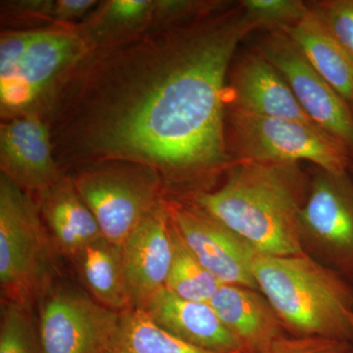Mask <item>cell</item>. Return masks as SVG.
I'll use <instances>...</instances> for the list:
<instances>
[{
  "label": "cell",
  "mask_w": 353,
  "mask_h": 353,
  "mask_svg": "<svg viewBox=\"0 0 353 353\" xmlns=\"http://www.w3.org/2000/svg\"><path fill=\"white\" fill-rule=\"evenodd\" d=\"M92 50L67 74L44 121L60 169L121 160L153 169L165 192L212 189L233 163L226 88L256 26L241 4Z\"/></svg>",
  "instance_id": "6da1fadb"
},
{
  "label": "cell",
  "mask_w": 353,
  "mask_h": 353,
  "mask_svg": "<svg viewBox=\"0 0 353 353\" xmlns=\"http://www.w3.org/2000/svg\"><path fill=\"white\" fill-rule=\"evenodd\" d=\"M219 187L188 201L264 256L303 252L299 216L310 181L296 162L234 161Z\"/></svg>",
  "instance_id": "7a4b0ae2"
},
{
  "label": "cell",
  "mask_w": 353,
  "mask_h": 353,
  "mask_svg": "<svg viewBox=\"0 0 353 353\" xmlns=\"http://www.w3.org/2000/svg\"><path fill=\"white\" fill-rule=\"evenodd\" d=\"M253 275L287 333L353 345V285L306 253L255 255Z\"/></svg>",
  "instance_id": "3957f363"
},
{
  "label": "cell",
  "mask_w": 353,
  "mask_h": 353,
  "mask_svg": "<svg viewBox=\"0 0 353 353\" xmlns=\"http://www.w3.org/2000/svg\"><path fill=\"white\" fill-rule=\"evenodd\" d=\"M39 202L0 173V284L6 301L32 307L51 289L54 257Z\"/></svg>",
  "instance_id": "277c9868"
},
{
  "label": "cell",
  "mask_w": 353,
  "mask_h": 353,
  "mask_svg": "<svg viewBox=\"0 0 353 353\" xmlns=\"http://www.w3.org/2000/svg\"><path fill=\"white\" fill-rule=\"evenodd\" d=\"M228 152L233 161L312 162L333 173L350 171L347 148L315 125L227 110Z\"/></svg>",
  "instance_id": "5b68a950"
},
{
  "label": "cell",
  "mask_w": 353,
  "mask_h": 353,
  "mask_svg": "<svg viewBox=\"0 0 353 353\" xmlns=\"http://www.w3.org/2000/svg\"><path fill=\"white\" fill-rule=\"evenodd\" d=\"M69 176L104 238L114 245L122 246L143 218L164 201L161 179L145 165L110 160L77 169Z\"/></svg>",
  "instance_id": "8992f818"
},
{
  "label": "cell",
  "mask_w": 353,
  "mask_h": 353,
  "mask_svg": "<svg viewBox=\"0 0 353 353\" xmlns=\"http://www.w3.org/2000/svg\"><path fill=\"white\" fill-rule=\"evenodd\" d=\"M90 51L75 26L34 29L12 76L0 83L2 121L27 115L44 119L57 88Z\"/></svg>",
  "instance_id": "52a82bcc"
},
{
  "label": "cell",
  "mask_w": 353,
  "mask_h": 353,
  "mask_svg": "<svg viewBox=\"0 0 353 353\" xmlns=\"http://www.w3.org/2000/svg\"><path fill=\"white\" fill-rule=\"evenodd\" d=\"M303 252L353 285V176L318 168L299 216Z\"/></svg>",
  "instance_id": "ba28073f"
},
{
  "label": "cell",
  "mask_w": 353,
  "mask_h": 353,
  "mask_svg": "<svg viewBox=\"0 0 353 353\" xmlns=\"http://www.w3.org/2000/svg\"><path fill=\"white\" fill-rule=\"evenodd\" d=\"M260 54L282 74L296 101L320 129L345 145L353 158V109L281 30L259 44Z\"/></svg>",
  "instance_id": "9c48e42d"
},
{
  "label": "cell",
  "mask_w": 353,
  "mask_h": 353,
  "mask_svg": "<svg viewBox=\"0 0 353 353\" xmlns=\"http://www.w3.org/2000/svg\"><path fill=\"white\" fill-rule=\"evenodd\" d=\"M38 322L43 353H103L119 319L94 299L71 288L50 289Z\"/></svg>",
  "instance_id": "30bf717a"
},
{
  "label": "cell",
  "mask_w": 353,
  "mask_h": 353,
  "mask_svg": "<svg viewBox=\"0 0 353 353\" xmlns=\"http://www.w3.org/2000/svg\"><path fill=\"white\" fill-rule=\"evenodd\" d=\"M174 227L190 252L222 285L259 290L253 275L254 250L192 201L167 199Z\"/></svg>",
  "instance_id": "8fae6325"
},
{
  "label": "cell",
  "mask_w": 353,
  "mask_h": 353,
  "mask_svg": "<svg viewBox=\"0 0 353 353\" xmlns=\"http://www.w3.org/2000/svg\"><path fill=\"white\" fill-rule=\"evenodd\" d=\"M125 277L132 307L145 310L165 289L173 259L168 202L164 199L132 230L122 245Z\"/></svg>",
  "instance_id": "7c38bea8"
},
{
  "label": "cell",
  "mask_w": 353,
  "mask_h": 353,
  "mask_svg": "<svg viewBox=\"0 0 353 353\" xmlns=\"http://www.w3.org/2000/svg\"><path fill=\"white\" fill-rule=\"evenodd\" d=\"M0 173L26 192H43L66 174L53 152L48 123L39 115L4 120L0 126Z\"/></svg>",
  "instance_id": "4fadbf2b"
},
{
  "label": "cell",
  "mask_w": 353,
  "mask_h": 353,
  "mask_svg": "<svg viewBox=\"0 0 353 353\" xmlns=\"http://www.w3.org/2000/svg\"><path fill=\"white\" fill-rule=\"evenodd\" d=\"M226 108L227 110L317 126L296 101L282 74L259 52L241 58L230 70Z\"/></svg>",
  "instance_id": "5bb4252c"
},
{
  "label": "cell",
  "mask_w": 353,
  "mask_h": 353,
  "mask_svg": "<svg viewBox=\"0 0 353 353\" xmlns=\"http://www.w3.org/2000/svg\"><path fill=\"white\" fill-rule=\"evenodd\" d=\"M209 303L243 353H263L274 341L288 334L270 301L259 290L221 285Z\"/></svg>",
  "instance_id": "9a60e30c"
},
{
  "label": "cell",
  "mask_w": 353,
  "mask_h": 353,
  "mask_svg": "<svg viewBox=\"0 0 353 353\" xmlns=\"http://www.w3.org/2000/svg\"><path fill=\"white\" fill-rule=\"evenodd\" d=\"M145 311L161 328L194 347L219 353H243L209 303L188 301L163 289Z\"/></svg>",
  "instance_id": "2e32d148"
},
{
  "label": "cell",
  "mask_w": 353,
  "mask_h": 353,
  "mask_svg": "<svg viewBox=\"0 0 353 353\" xmlns=\"http://www.w3.org/2000/svg\"><path fill=\"white\" fill-rule=\"evenodd\" d=\"M38 202L44 226L58 252L72 259L90 243L103 238L94 215L68 174L39 192Z\"/></svg>",
  "instance_id": "e0dca14e"
},
{
  "label": "cell",
  "mask_w": 353,
  "mask_h": 353,
  "mask_svg": "<svg viewBox=\"0 0 353 353\" xmlns=\"http://www.w3.org/2000/svg\"><path fill=\"white\" fill-rule=\"evenodd\" d=\"M75 28L90 51L119 46L157 31L155 0L99 1Z\"/></svg>",
  "instance_id": "ac0fdd59"
},
{
  "label": "cell",
  "mask_w": 353,
  "mask_h": 353,
  "mask_svg": "<svg viewBox=\"0 0 353 353\" xmlns=\"http://www.w3.org/2000/svg\"><path fill=\"white\" fill-rule=\"evenodd\" d=\"M72 259L97 303L119 313L134 308L125 277L122 246L103 236L83 248Z\"/></svg>",
  "instance_id": "d6986e66"
},
{
  "label": "cell",
  "mask_w": 353,
  "mask_h": 353,
  "mask_svg": "<svg viewBox=\"0 0 353 353\" xmlns=\"http://www.w3.org/2000/svg\"><path fill=\"white\" fill-rule=\"evenodd\" d=\"M281 31L299 46L316 71L353 109V58L312 14Z\"/></svg>",
  "instance_id": "ffe728a7"
},
{
  "label": "cell",
  "mask_w": 353,
  "mask_h": 353,
  "mask_svg": "<svg viewBox=\"0 0 353 353\" xmlns=\"http://www.w3.org/2000/svg\"><path fill=\"white\" fill-rule=\"evenodd\" d=\"M103 353H219L185 343L161 328L143 309L119 314Z\"/></svg>",
  "instance_id": "44dd1931"
},
{
  "label": "cell",
  "mask_w": 353,
  "mask_h": 353,
  "mask_svg": "<svg viewBox=\"0 0 353 353\" xmlns=\"http://www.w3.org/2000/svg\"><path fill=\"white\" fill-rule=\"evenodd\" d=\"M173 259L165 289L188 301L209 303L221 283L190 252L171 221Z\"/></svg>",
  "instance_id": "7402d4cb"
},
{
  "label": "cell",
  "mask_w": 353,
  "mask_h": 353,
  "mask_svg": "<svg viewBox=\"0 0 353 353\" xmlns=\"http://www.w3.org/2000/svg\"><path fill=\"white\" fill-rule=\"evenodd\" d=\"M0 353H43L38 325L32 319L30 306L6 299L2 301Z\"/></svg>",
  "instance_id": "603a6c76"
},
{
  "label": "cell",
  "mask_w": 353,
  "mask_h": 353,
  "mask_svg": "<svg viewBox=\"0 0 353 353\" xmlns=\"http://www.w3.org/2000/svg\"><path fill=\"white\" fill-rule=\"evenodd\" d=\"M240 4L256 28L272 30L296 25L310 13L308 3L301 0H243Z\"/></svg>",
  "instance_id": "cb8c5ba5"
},
{
  "label": "cell",
  "mask_w": 353,
  "mask_h": 353,
  "mask_svg": "<svg viewBox=\"0 0 353 353\" xmlns=\"http://www.w3.org/2000/svg\"><path fill=\"white\" fill-rule=\"evenodd\" d=\"M310 13L353 58V0L308 2Z\"/></svg>",
  "instance_id": "d4e9b609"
},
{
  "label": "cell",
  "mask_w": 353,
  "mask_h": 353,
  "mask_svg": "<svg viewBox=\"0 0 353 353\" xmlns=\"http://www.w3.org/2000/svg\"><path fill=\"white\" fill-rule=\"evenodd\" d=\"M54 0H15L1 2V24L6 30H32L57 26Z\"/></svg>",
  "instance_id": "484cf974"
},
{
  "label": "cell",
  "mask_w": 353,
  "mask_h": 353,
  "mask_svg": "<svg viewBox=\"0 0 353 353\" xmlns=\"http://www.w3.org/2000/svg\"><path fill=\"white\" fill-rule=\"evenodd\" d=\"M352 347V343L345 341L285 334L274 341L263 353H347Z\"/></svg>",
  "instance_id": "4316f807"
},
{
  "label": "cell",
  "mask_w": 353,
  "mask_h": 353,
  "mask_svg": "<svg viewBox=\"0 0 353 353\" xmlns=\"http://www.w3.org/2000/svg\"><path fill=\"white\" fill-rule=\"evenodd\" d=\"M350 323H352V328H353V313H352V314H350Z\"/></svg>",
  "instance_id": "83f0119b"
},
{
  "label": "cell",
  "mask_w": 353,
  "mask_h": 353,
  "mask_svg": "<svg viewBox=\"0 0 353 353\" xmlns=\"http://www.w3.org/2000/svg\"><path fill=\"white\" fill-rule=\"evenodd\" d=\"M350 173H352V175L353 176V163L352 164V167H350Z\"/></svg>",
  "instance_id": "f1b7e54d"
},
{
  "label": "cell",
  "mask_w": 353,
  "mask_h": 353,
  "mask_svg": "<svg viewBox=\"0 0 353 353\" xmlns=\"http://www.w3.org/2000/svg\"><path fill=\"white\" fill-rule=\"evenodd\" d=\"M347 353H353V347L352 348V350H350V352H348Z\"/></svg>",
  "instance_id": "f546056e"
}]
</instances>
